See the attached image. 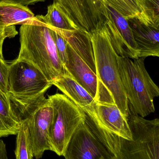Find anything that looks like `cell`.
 I'll use <instances>...</instances> for the list:
<instances>
[{
  "label": "cell",
  "mask_w": 159,
  "mask_h": 159,
  "mask_svg": "<svg viewBox=\"0 0 159 159\" xmlns=\"http://www.w3.org/2000/svg\"><path fill=\"white\" fill-rule=\"evenodd\" d=\"M15 25L0 27V59L4 60L3 57L2 46L4 41L7 38H14L18 34Z\"/></svg>",
  "instance_id": "obj_24"
},
{
  "label": "cell",
  "mask_w": 159,
  "mask_h": 159,
  "mask_svg": "<svg viewBox=\"0 0 159 159\" xmlns=\"http://www.w3.org/2000/svg\"><path fill=\"white\" fill-rule=\"evenodd\" d=\"M34 17L27 6L0 2V27L24 24Z\"/></svg>",
  "instance_id": "obj_17"
},
{
  "label": "cell",
  "mask_w": 159,
  "mask_h": 159,
  "mask_svg": "<svg viewBox=\"0 0 159 159\" xmlns=\"http://www.w3.org/2000/svg\"><path fill=\"white\" fill-rule=\"evenodd\" d=\"M141 8L140 16L159 26V0H137Z\"/></svg>",
  "instance_id": "obj_21"
},
{
  "label": "cell",
  "mask_w": 159,
  "mask_h": 159,
  "mask_svg": "<svg viewBox=\"0 0 159 159\" xmlns=\"http://www.w3.org/2000/svg\"><path fill=\"white\" fill-rule=\"evenodd\" d=\"M52 85L57 87L66 97L82 109L96 102L90 94L67 72L54 80Z\"/></svg>",
  "instance_id": "obj_15"
},
{
  "label": "cell",
  "mask_w": 159,
  "mask_h": 159,
  "mask_svg": "<svg viewBox=\"0 0 159 159\" xmlns=\"http://www.w3.org/2000/svg\"><path fill=\"white\" fill-rule=\"evenodd\" d=\"M50 28L56 31L67 42L75 52L96 74L94 50L91 34L79 29L63 30Z\"/></svg>",
  "instance_id": "obj_14"
},
{
  "label": "cell",
  "mask_w": 159,
  "mask_h": 159,
  "mask_svg": "<svg viewBox=\"0 0 159 159\" xmlns=\"http://www.w3.org/2000/svg\"><path fill=\"white\" fill-rule=\"evenodd\" d=\"M83 110L106 130L125 139H132L128 118L116 105L96 102Z\"/></svg>",
  "instance_id": "obj_12"
},
{
  "label": "cell",
  "mask_w": 159,
  "mask_h": 159,
  "mask_svg": "<svg viewBox=\"0 0 159 159\" xmlns=\"http://www.w3.org/2000/svg\"><path fill=\"white\" fill-rule=\"evenodd\" d=\"M91 34L96 75L112 95L117 106L128 118L129 109L119 70V56L112 45L105 22Z\"/></svg>",
  "instance_id": "obj_4"
},
{
  "label": "cell",
  "mask_w": 159,
  "mask_h": 159,
  "mask_svg": "<svg viewBox=\"0 0 159 159\" xmlns=\"http://www.w3.org/2000/svg\"><path fill=\"white\" fill-rule=\"evenodd\" d=\"M48 98L53 110L49 133L50 151L63 156L73 134L86 120V113L64 94L56 93Z\"/></svg>",
  "instance_id": "obj_6"
},
{
  "label": "cell",
  "mask_w": 159,
  "mask_h": 159,
  "mask_svg": "<svg viewBox=\"0 0 159 159\" xmlns=\"http://www.w3.org/2000/svg\"><path fill=\"white\" fill-rule=\"evenodd\" d=\"M0 159H8L6 149V146L1 138H0Z\"/></svg>",
  "instance_id": "obj_26"
},
{
  "label": "cell",
  "mask_w": 159,
  "mask_h": 159,
  "mask_svg": "<svg viewBox=\"0 0 159 159\" xmlns=\"http://www.w3.org/2000/svg\"><path fill=\"white\" fill-rule=\"evenodd\" d=\"M43 22L49 27L63 30H74L78 29L69 18L58 4L53 2L48 7L45 16L41 15Z\"/></svg>",
  "instance_id": "obj_18"
},
{
  "label": "cell",
  "mask_w": 159,
  "mask_h": 159,
  "mask_svg": "<svg viewBox=\"0 0 159 159\" xmlns=\"http://www.w3.org/2000/svg\"><path fill=\"white\" fill-rule=\"evenodd\" d=\"M8 65V93L11 103L23 104L44 98L52 84L38 69L17 59Z\"/></svg>",
  "instance_id": "obj_5"
},
{
  "label": "cell",
  "mask_w": 159,
  "mask_h": 159,
  "mask_svg": "<svg viewBox=\"0 0 159 159\" xmlns=\"http://www.w3.org/2000/svg\"><path fill=\"white\" fill-rule=\"evenodd\" d=\"M86 114L89 125L115 159H159V119L148 120L129 111L128 120L132 139L129 140L106 130Z\"/></svg>",
  "instance_id": "obj_1"
},
{
  "label": "cell",
  "mask_w": 159,
  "mask_h": 159,
  "mask_svg": "<svg viewBox=\"0 0 159 159\" xmlns=\"http://www.w3.org/2000/svg\"><path fill=\"white\" fill-rule=\"evenodd\" d=\"M127 19L139 16L141 11L137 0H103Z\"/></svg>",
  "instance_id": "obj_20"
},
{
  "label": "cell",
  "mask_w": 159,
  "mask_h": 159,
  "mask_svg": "<svg viewBox=\"0 0 159 159\" xmlns=\"http://www.w3.org/2000/svg\"><path fill=\"white\" fill-rule=\"evenodd\" d=\"M144 58L132 59L119 56V70L131 113L143 117L155 111L154 99L159 89L146 69Z\"/></svg>",
  "instance_id": "obj_3"
},
{
  "label": "cell",
  "mask_w": 159,
  "mask_h": 159,
  "mask_svg": "<svg viewBox=\"0 0 159 159\" xmlns=\"http://www.w3.org/2000/svg\"><path fill=\"white\" fill-rule=\"evenodd\" d=\"M15 108L21 118L27 120L34 157L41 158L45 151L50 150L49 133L53 117L51 101L44 97L33 102L16 105Z\"/></svg>",
  "instance_id": "obj_7"
},
{
  "label": "cell",
  "mask_w": 159,
  "mask_h": 159,
  "mask_svg": "<svg viewBox=\"0 0 159 159\" xmlns=\"http://www.w3.org/2000/svg\"><path fill=\"white\" fill-rule=\"evenodd\" d=\"M20 42L17 59L32 64L51 84L67 73L59 57L50 29L43 22L41 15L21 24Z\"/></svg>",
  "instance_id": "obj_2"
},
{
  "label": "cell",
  "mask_w": 159,
  "mask_h": 159,
  "mask_svg": "<svg viewBox=\"0 0 159 159\" xmlns=\"http://www.w3.org/2000/svg\"><path fill=\"white\" fill-rule=\"evenodd\" d=\"M139 50V58L159 57V26L140 16L128 19Z\"/></svg>",
  "instance_id": "obj_13"
},
{
  "label": "cell",
  "mask_w": 159,
  "mask_h": 159,
  "mask_svg": "<svg viewBox=\"0 0 159 159\" xmlns=\"http://www.w3.org/2000/svg\"><path fill=\"white\" fill-rule=\"evenodd\" d=\"M8 63L0 59V91L9 98L8 93Z\"/></svg>",
  "instance_id": "obj_23"
},
{
  "label": "cell",
  "mask_w": 159,
  "mask_h": 159,
  "mask_svg": "<svg viewBox=\"0 0 159 159\" xmlns=\"http://www.w3.org/2000/svg\"><path fill=\"white\" fill-rule=\"evenodd\" d=\"M105 5L109 17L105 24L115 51L123 57L139 58V50L128 20L110 6Z\"/></svg>",
  "instance_id": "obj_11"
},
{
  "label": "cell",
  "mask_w": 159,
  "mask_h": 159,
  "mask_svg": "<svg viewBox=\"0 0 159 159\" xmlns=\"http://www.w3.org/2000/svg\"><path fill=\"white\" fill-rule=\"evenodd\" d=\"M79 30L91 33L109 19L103 0H54Z\"/></svg>",
  "instance_id": "obj_8"
},
{
  "label": "cell",
  "mask_w": 159,
  "mask_h": 159,
  "mask_svg": "<svg viewBox=\"0 0 159 159\" xmlns=\"http://www.w3.org/2000/svg\"><path fill=\"white\" fill-rule=\"evenodd\" d=\"M49 28L50 29L51 35L54 40L59 57L64 66L67 61V42L56 31L50 27H49Z\"/></svg>",
  "instance_id": "obj_22"
},
{
  "label": "cell",
  "mask_w": 159,
  "mask_h": 159,
  "mask_svg": "<svg viewBox=\"0 0 159 159\" xmlns=\"http://www.w3.org/2000/svg\"><path fill=\"white\" fill-rule=\"evenodd\" d=\"M16 135V159H33L34 154L26 119L21 118L20 127Z\"/></svg>",
  "instance_id": "obj_19"
},
{
  "label": "cell",
  "mask_w": 159,
  "mask_h": 159,
  "mask_svg": "<svg viewBox=\"0 0 159 159\" xmlns=\"http://www.w3.org/2000/svg\"><path fill=\"white\" fill-rule=\"evenodd\" d=\"M45 1V0H0V2H4L27 7V6L34 4L38 2H44Z\"/></svg>",
  "instance_id": "obj_25"
},
{
  "label": "cell",
  "mask_w": 159,
  "mask_h": 159,
  "mask_svg": "<svg viewBox=\"0 0 159 159\" xmlns=\"http://www.w3.org/2000/svg\"><path fill=\"white\" fill-rule=\"evenodd\" d=\"M21 121L9 98L0 91V138L16 135Z\"/></svg>",
  "instance_id": "obj_16"
},
{
  "label": "cell",
  "mask_w": 159,
  "mask_h": 159,
  "mask_svg": "<svg viewBox=\"0 0 159 159\" xmlns=\"http://www.w3.org/2000/svg\"><path fill=\"white\" fill-rule=\"evenodd\" d=\"M63 157L65 159H115L86 119L73 134Z\"/></svg>",
  "instance_id": "obj_9"
},
{
  "label": "cell",
  "mask_w": 159,
  "mask_h": 159,
  "mask_svg": "<svg viewBox=\"0 0 159 159\" xmlns=\"http://www.w3.org/2000/svg\"><path fill=\"white\" fill-rule=\"evenodd\" d=\"M65 70L90 95L96 103L116 104L112 95L101 83L96 74L67 43Z\"/></svg>",
  "instance_id": "obj_10"
}]
</instances>
